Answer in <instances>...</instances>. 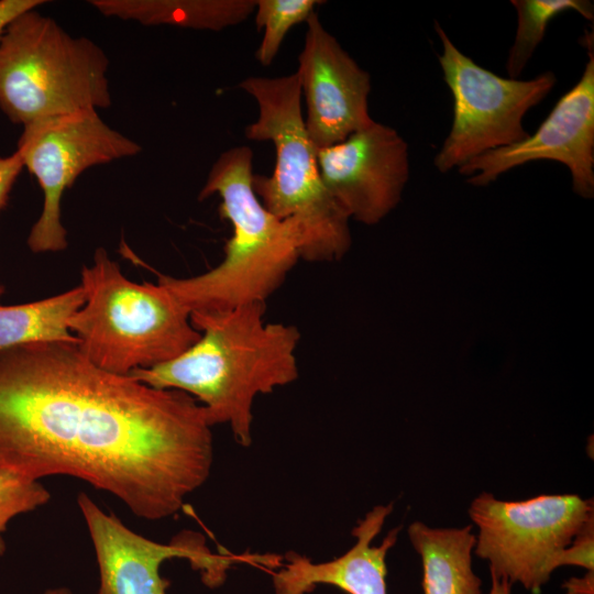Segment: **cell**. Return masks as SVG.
Returning <instances> with one entry per match:
<instances>
[{"label":"cell","instance_id":"obj_25","mask_svg":"<svg viewBox=\"0 0 594 594\" xmlns=\"http://www.w3.org/2000/svg\"><path fill=\"white\" fill-rule=\"evenodd\" d=\"M492 585L488 594H510L512 583L491 572Z\"/></svg>","mask_w":594,"mask_h":594},{"label":"cell","instance_id":"obj_16","mask_svg":"<svg viewBox=\"0 0 594 594\" xmlns=\"http://www.w3.org/2000/svg\"><path fill=\"white\" fill-rule=\"evenodd\" d=\"M102 15L143 25L221 31L245 21L256 0H92Z\"/></svg>","mask_w":594,"mask_h":594},{"label":"cell","instance_id":"obj_6","mask_svg":"<svg viewBox=\"0 0 594 594\" xmlns=\"http://www.w3.org/2000/svg\"><path fill=\"white\" fill-rule=\"evenodd\" d=\"M103 50L73 36L36 8L18 15L0 36V109L23 127L41 119L108 108Z\"/></svg>","mask_w":594,"mask_h":594},{"label":"cell","instance_id":"obj_24","mask_svg":"<svg viewBox=\"0 0 594 594\" xmlns=\"http://www.w3.org/2000/svg\"><path fill=\"white\" fill-rule=\"evenodd\" d=\"M565 594H594V571H587L582 578H571L564 584Z\"/></svg>","mask_w":594,"mask_h":594},{"label":"cell","instance_id":"obj_1","mask_svg":"<svg viewBox=\"0 0 594 594\" xmlns=\"http://www.w3.org/2000/svg\"><path fill=\"white\" fill-rule=\"evenodd\" d=\"M211 428L193 396L105 371L77 344L0 351V470L73 476L160 520L209 477Z\"/></svg>","mask_w":594,"mask_h":594},{"label":"cell","instance_id":"obj_9","mask_svg":"<svg viewBox=\"0 0 594 594\" xmlns=\"http://www.w3.org/2000/svg\"><path fill=\"white\" fill-rule=\"evenodd\" d=\"M16 151L44 194L42 212L26 241L32 252L44 253L67 248L61 201L77 177L92 166L138 155L142 147L89 109L23 127Z\"/></svg>","mask_w":594,"mask_h":594},{"label":"cell","instance_id":"obj_23","mask_svg":"<svg viewBox=\"0 0 594 594\" xmlns=\"http://www.w3.org/2000/svg\"><path fill=\"white\" fill-rule=\"evenodd\" d=\"M43 3V0H0V36L18 15Z\"/></svg>","mask_w":594,"mask_h":594},{"label":"cell","instance_id":"obj_3","mask_svg":"<svg viewBox=\"0 0 594 594\" xmlns=\"http://www.w3.org/2000/svg\"><path fill=\"white\" fill-rule=\"evenodd\" d=\"M253 152L239 145L213 163L198 199L221 198L220 216L232 226L222 261L191 277L157 274V283L191 312H215L266 299L300 260L299 232L292 220L271 213L253 189Z\"/></svg>","mask_w":594,"mask_h":594},{"label":"cell","instance_id":"obj_19","mask_svg":"<svg viewBox=\"0 0 594 594\" xmlns=\"http://www.w3.org/2000/svg\"><path fill=\"white\" fill-rule=\"evenodd\" d=\"M318 0H256L255 23L263 29V37L255 52L262 66H270L276 57L288 31L296 24L306 22L315 12Z\"/></svg>","mask_w":594,"mask_h":594},{"label":"cell","instance_id":"obj_8","mask_svg":"<svg viewBox=\"0 0 594 594\" xmlns=\"http://www.w3.org/2000/svg\"><path fill=\"white\" fill-rule=\"evenodd\" d=\"M469 515L479 528L474 552L492 573L539 594L559 551L594 517L592 499L576 494L501 501L483 492Z\"/></svg>","mask_w":594,"mask_h":594},{"label":"cell","instance_id":"obj_21","mask_svg":"<svg viewBox=\"0 0 594 594\" xmlns=\"http://www.w3.org/2000/svg\"><path fill=\"white\" fill-rule=\"evenodd\" d=\"M594 517L575 535L569 546L554 557L553 570L562 565H576L594 571Z\"/></svg>","mask_w":594,"mask_h":594},{"label":"cell","instance_id":"obj_11","mask_svg":"<svg viewBox=\"0 0 594 594\" xmlns=\"http://www.w3.org/2000/svg\"><path fill=\"white\" fill-rule=\"evenodd\" d=\"M587 35L588 61L580 80L565 92L532 135L506 147L488 151L459 167L468 183L485 186L507 170L538 160L564 164L572 189L594 195V53Z\"/></svg>","mask_w":594,"mask_h":594},{"label":"cell","instance_id":"obj_27","mask_svg":"<svg viewBox=\"0 0 594 594\" xmlns=\"http://www.w3.org/2000/svg\"><path fill=\"white\" fill-rule=\"evenodd\" d=\"M4 293V288L0 285V297ZM1 305V304H0Z\"/></svg>","mask_w":594,"mask_h":594},{"label":"cell","instance_id":"obj_15","mask_svg":"<svg viewBox=\"0 0 594 594\" xmlns=\"http://www.w3.org/2000/svg\"><path fill=\"white\" fill-rule=\"evenodd\" d=\"M408 537L422 564L424 594H481L472 570L476 537L471 526L438 528L415 521Z\"/></svg>","mask_w":594,"mask_h":594},{"label":"cell","instance_id":"obj_7","mask_svg":"<svg viewBox=\"0 0 594 594\" xmlns=\"http://www.w3.org/2000/svg\"><path fill=\"white\" fill-rule=\"evenodd\" d=\"M435 29L442 43L443 79L453 97L452 127L435 157L438 170L447 173L527 138L522 119L554 87L556 75L547 72L529 80L501 77L464 55L438 22Z\"/></svg>","mask_w":594,"mask_h":594},{"label":"cell","instance_id":"obj_12","mask_svg":"<svg viewBox=\"0 0 594 594\" xmlns=\"http://www.w3.org/2000/svg\"><path fill=\"white\" fill-rule=\"evenodd\" d=\"M317 162L338 206L366 226L378 223L396 208L409 177L406 141L376 121L340 143L317 148Z\"/></svg>","mask_w":594,"mask_h":594},{"label":"cell","instance_id":"obj_22","mask_svg":"<svg viewBox=\"0 0 594 594\" xmlns=\"http://www.w3.org/2000/svg\"><path fill=\"white\" fill-rule=\"evenodd\" d=\"M23 167V160L18 151L0 157V210L6 207L12 186Z\"/></svg>","mask_w":594,"mask_h":594},{"label":"cell","instance_id":"obj_26","mask_svg":"<svg viewBox=\"0 0 594 594\" xmlns=\"http://www.w3.org/2000/svg\"><path fill=\"white\" fill-rule=\"evenodd\" d=\"M42 594H73V592L67 586H55L46 588Z\"/></svg>","mask_w":594,"mask_h":594},{"label":"cell","instance_id":"obj_18","mask_svg":"<svg viewBox=\"0 0 594 594\" xmlns=\"http://www.w3.org/2000/svg\"><path fill=\"white\" fill-rule=\"evenodd\" d=\"M512 4L517 12V30L506 70L513 79H518L554 16L573 10L586 20L594 19L593 3L587 0H512Z\"/></svg>","mask_w":594,"mask_h":594},{"label":"cell","instance_id":"obj_2","mask_svg":"<svg viewBox=\"0 0 594 594\" xmlns=\"http://www.w3.org/2000/svg\"><path fill=\"white\" fill-rule=\"evenodd\" d=\"M265 302L215 312H191L199 339L177 358L129 375L160 389L193 396L209 424L228 425L242 447L252 443L253 404L299 376L294 324L267 322Z\"/></svg>","mask_w":594,"mask_h":594},{"label":"cell","instance_id":"obj_10","mask_svg":"<svg viewBox=\"0 0 594 594\" xmlns=\"http://www.w3.org/2000/svg\"><path fill=\"white\" fill-rule=\"evenodd\" d=\"M98 565L97 594H167L169 581L161 575L162 564L186 559L202 582L216 587L224 582L230 566L244 557L215 554L201 535L185 532L168 543L153 541L127 527L112 513L101 509L86 493L77 497Z\"/></svg>","mask_w":594,"mask_h":594},{"label":"cell","instance_id":"obj_17","mask_svg":"<svg viewBox=\"0 0 594 594\" xmlns=\"http://www.w3.org/2000/svg\"><path fill=\"white\" fill-rule=\"evenodd\" d=\"M81 285L41 300L0 305V351L35 342L77 344L68 322L85 304Z\"/></svg>","mask_w":594,"mask_h":594},{"label":"cell","instance_id":"obj_20","mask_svg":"<svg viewBox=\"0 0 594 594\" xmlns=\"http://www.w3.org/2000/svg\"><path fill=\"white\" fill-rule=\"evenodd\" d=\"M50 499L51 493L41 481L0 470V557L7 550L3 535L9 522L44 506Z\"/></svg>","mask_w":594,"mask_h":594},{"label":"cell","instance_id":"obj_4","mask_svg":"<svg viewBox=\"0 0 594 594\" xmlns=\"http://www.w3.org/2000/svg\"><path fill=\"white\" fill-rule=\"evenodd\" d=\"M239 88L258 106L257 119L245 136L270 141L275 148L271 176H253V189L263 206L282 220H292L300 238V260L334 262L349 251L350 218L327 190L301 109L296 74L279 77H249Z\"/></svg>","mask_w":594,"mask_h":594},{"label":"cell","instance_id":"obj_14","mask_svg":"<svg viewBox=\"0 0 594 594\" xmlns=\"http://www.w3.org/2000/svg\"><path fill=\"white\" fill-rule=\"evenodd\" d=\"M392 510V503L371 509L352 530L356 539L353 547L336 559L312 562L299 553H287L286 562L273 575L274 594H309L318 585L348 594H387L386 556L400 528L392 529L378 546H373V540Z\"/></svg>","mask_w":594,"mask_h":594},{"label":"cell","instance_id":"obj_5","mask_svg":"<svg viewBox=\"0 0 594 594\" xmlns=\"http://www.w3.org/2000/svg\"><path fill=\"white\" fill-rule=\"evenodd\" d=\"M85 304L69 319L78 350L98 367L129 375L168 362L200 337L190 314L162 285L134 283L103 248L81 270Z\"/></svg>","mask_w":594,"mask_h":594},{"label":"cell","instance_id":"obj_13","mask_svg":"<svg viewBox=\"0 0 594 594\" xmlns=\"http://www.w3.org/2000/svg\"><path fill=\"white\" fill-rule=\"evenodd\" d=\"M295 73L306 101L304 121L316 148L345 140L371 124V77L342 48L314 12L306 21Z\"/></svg>","mask_w":594,"mask_h":594}]
</instances>
